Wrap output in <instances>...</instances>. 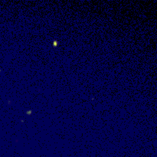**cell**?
Here are the masks:
<instances>
[]
</instances>
